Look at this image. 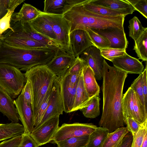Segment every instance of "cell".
Masks as SVG:
<instances>
[{
	"instance_id": "14",
	"label": "cell",
	"mask_w": 147,
	"mask_h": 147,
	"mask_svg": "<svg viewBox=\"0 0 147 147\" xmlns=\"http://www.w3.org/2000/svg\"><path fill=\"white\" fill-rule=\"evenodd\" d=\"M80 56L93 71L96 80H101L104 58L101 55L99 49L95 46H91Z\"/></svg>"
},
{
	"instance_id": "6",
	"label": "cell",
	"mask_w": 147,
	"mask_h": 147,
	"mask_svg": "<svg viewBox=\"0 0 147 147\" xmlns=\"http://www.w3.org/2000/svg\"><path fill=\"white\" fill-rule=\"evenodd\" d=\"M44 13L52 26L56 42L60 48L72 54L70 40L71 27L70 22L62 15Z\"/></svg>"
},
{
	"instance_id": "24",
	"label": "cell",
	"mask_w": 147,
	"mask_h": 147,
	"mask_svg": "<svg viewBox=\"0 0 147 147\" xmlns=\"http://www.w3.org/2000/svg\"><path fill=\"white\" fill-rule=\"evenodd\" d=\"M24 131L23 125L18 123H0V141L21 135Z\"/></svg>"
},
{
	"instance_id": "16",
	"label": "cell",
	"mask_w": 147,
	"mask_h": 147,
	"mask_svg": "<svg viewBox=\"0 0 147 147\" xmlns=\"http://www.w3.org/2000/svg\"><path fill=\"white\" fill-rule=\"evenodd\" d=\"M111 62L114 66L127 74H140L144 68L143 65L138 59L130 56L126 52Z\"/></svg>"
},
{
	"instance_id": "33",
	"label": "cell",
	"mask_w": 147,
	"mask_h": 147,
	"mask_svg": "<svg viewBox=\"0 0 147 147\" xmlns=\"http://www.w3.org/2000/svg\"><path fill=\"white\" fill-rule=\"evenodd\" d=\"M89 135L69 138L57 142V147H86Z\"/></svg>"
},
{
	"instance_id": "9",
	"label": "cell",
	"mask_w": 147,
	"mask_h": 147,
	"mask_svg": "<svg viewBox=\"0 0 147 147\" xmlns=\"http://www.w3.org/2000/svg\"><path fill=\"white\" fill-rule=\"evenodd\" d=\"M63 111L60 78L57 76L53 85L51 99L47 109L39 124L33 129H36L51 118L63 114Z\"/></svg>"
},
{
	"instance_id": "38",
	"label": "cell",
	"mask_w": 147,
	"mask_h": 147,
	"mask_svg": "<svg viewBox=\"0 0 147 147\" xmlns=\"http://www.w3.org/2000/svg\"><path fill=\"white\" fill-rule=\"evenodd\" d=\"M100 54L105 59L111 61L114 59L123 56L126 50L112 48H106L100 49Z\"/></svg>"
},
{
	"instance_id": "49",
	"label": "cell",
	"mask_w": 147,
	"mask_h": 147,
	"mask_svg": "<svg viewBox=\"0 0 147 147\" xmlns=\"http://www.w3.org/2000/svg\"><path fill=\"white\" fill-rule=\"evenodd\" d=\"M142 73V85L145 106L147 108V65L146 62V67Z\"/></svg>"
},
{
	"instance_id": "22",
	"label": "cell",
	"mask_w": 147,
	"mask_h": 147,
	"mask_svg": "<svg viewBox=\"0 0 147 147\" xmlns=\"http://www.w3.org/2000/svg\"><path fill=\"white\" fill-rule=\"evenodd\" d=\"M89 2L124 12L128 15L132 14L136 11L127 0H89Z\"/></svg>"
},
{
	"instance_id": "11",
	"label": "cell",
	"mask_w": 147,
	"mask_h": 147,
	"mask_svg": "<svg viewBox=\"0 0 147 147\" xmlns=\"http://www.w3.org/2000/svg\"><path fill=\"white\" fill-rule=\"evenodd\" d=\"M76 58L71 54L58 49L46 65L57 77L61 78L65 76Z\"/></svg>"
},
{
	"instance_id": "29",
	"label": "cell",
	"mask_w": 147,
	"mask_h": 147,
	"mask_svg": "<svg viewBox=\"0 0 147 147\" xmlns=\"http://www.w3.org/2000/svg\"><path fill=\"white\" fill-rule=\"evenodd\" d=\"M135 92L130 87L123 95L122 106L124 119L129 117L133 119V107Z\"/></svg>"
},
{
	"instance_id": "25",
	"label": "cell",
	"mask_w": 147,
	"mask_h": 147,
	"mask_svg": "<svg viewBox=\"0 0 147 147\" xmlns=\"http://www.w3.org/2000/svg\"><path fill=\"white\" fill-rule=\"evenodd\" d=\"M90 99L85 88L82 74L76 88L74 102L72 112L80 110L87 105Z\"/></svg>"
},
{
	"instance_id": "8",
	"label": "cell",
	"mask_w": 147,
	"mask_h": 147,
	"mask_svg": "<svg viewBox=\"0 0 147 147\" xmlns=\"http://www.w3.org/2000/svg\"><path fill=\"white\" fill-rule=\"evenodd\" d=\"M97 127L92 123H63L59 127L52 138L51 141L57 144L69 138L90 135Z\"/></svg>"
},
{
	"instance_id": "20",
	"label": "cell",
	"mask_w": 147,
	"mask_h": 147,
	"mask_svg": "<svg viewBox=\"0 0 147 147\" xmlns=\"http://www.w3.org/2000/svg\"><path fill=\"white\" fill-rule=\"evenodd\" d=\"M82 76L84 87L89 97L91 99L96 96H99L100 88L93 71L89 65H86L83 67Z\"/></svg>"
},
{
	"instance_id": "17",
	"label": "cell",
	"mask_w": 147,
	"mask_h": 147,
	"mask_svg": "<svg viewBox=\"0 0 147 147\" xmlns=\"http://www.w3.org/2000/svg\"><path fill=\"white\" fill-rule=\"evenodd\" d=\"M77 86H73L71 84L68 74H66L64 77L60 78L61 90L63 110V111L66 113L72 112Z\"/></svg>"
},
{
	"instance_id": "42",
	"label": "cell",
	"mask_w": 147,
	"mask_h": 147,
	"mask_svg": "<svg viewBox=\"0 0 147 147\" xmlns=\"http://www.w3.org/2000/svg\"><path fill=\"white\" fill-rule=\"evenodd\" d=\"M134 7L147 19V0H127Z\"/></svg>"
},
{
	"instance_id": "23",
	"label": "cell",
	"mask_w": 147,
	"mask_h": 147,
	"mask_svg": "<svg viewBox=\"0 0 147 147\" xmlns=\"http://www.w3.org/2000/svg\"><path fill=\"white\" fill-rule=\"evenodd\" d=\"M1 39L8 45L24 48L38 49L49 48L44 44L26 38L7 36L2 37Z\"/></svg>"
},
{
	"instance_id": "26",
	"label": "cell",
	"mask_w": 147,
	"mask_h": 147,
	"mask_svg": "<svg viewBox=\"0 0 147 147\" xmlns=\"http://www.w3.org/2000/svg\"><path fill=\"white\" fill-rule=\"evenodd\" d=\"M89 0H83L82 3L84 7L86 10L98 14L107 16L115 17L126 16L127 13L114 10L104 6L96 5L89 2Z\"/></svg>"
},
{
	"instance_id": "41",
	"label": "cell",
	"mask_w": 147,
	"mask_h": 147,
	"mask_svg": "<svg viewBox=\"0 0 147 147\" xmlns=\"http://www.w3.org/2000/svg\"><path fill=\"white\" fill-rule=\"evenodd\" d=\"M86 65L87 64L84 60L80 56L77 57L66 74L80 73L82 71L83 67Z\"/></svg>"
},
{
	"instance_id": "34",
	"label": "cell",
	"mask_w": 147,
	"mask_h": 147,
	"mask_svg": "<svg viewBox=\"0 0 147 147\" xmlns=\"http://www.w3.org/2000/svg\"><path fill=\"white\" fill-rule=\"evenodd\" d=\"M129 36L136 41L144 32L146 28L144 27L138 18L134 16L129 20Z\"/></svg>"
},
{
	"instance_id": "54",
	"label": "cell",
	"mask_w": 147,
	"mask_h": 147,
	"mask_svg": "<svg viewBox=\"0 0 147 147\" xmlns=\"http://www.w3.org/2000/svg\"></svg>"
},
{
	"instance_id": "4",
	"label": "cell",
	"mask_w": 147,
	"mask_h": 147,
	"mask_svg": "<svg viewBox=\"0 0 147 147\" xmlns=\"http://www.w3.org/2000/svg\"><path fill=\"white\" fill-rule=\"evenodd\" d=\"M24 74L30 82L32 94V105L34 119L44 99L52 87L57 76L46 66L38 65L26 71Z\"/></svg>"
},
{
	"instance_id": "39",
	"label": "cell",
	"mask_w": 147,
	"mask_h": 147,
	"mask_svg": "<svg viewBox=\"0 0 147 147\" xmlns=\"http://www.w3.org/2000/svg\"><path fill=\"white\" fill-rule=\"evenodd\" d=\"M52 88V87L47 94L34 119V127L36 126L39 124L47 109L51 99Z\"/></svg>"
},
{
	"instance_id": "12",
	"label": "cell",
	"mask_w": 147,
	"mask_h": 147,
	"mask_svg": "<svg viewBox=\"0 0 147 147\" xmlns=\"http://www.w3.org/2000/svg\"><path fill=\"white\" fill-rule=\"evenodd\" d=\"M13 101L19 119L21 121L24 128L23 134H30L34 126L31 106L26 103L21 94Z\"/></svg>"
},
{
	"instance_id": "28",
	"label": "cell",
	"mask_w": 147,
	"mask_h": 147,
	"mask_svg": "<svg viewBox=\"0 0 147 147\" xmlns=\"http://www.w3.org/2000/svg\"><path fill=\"white\" fill-rule=\"evenodd\" d=\"M109 133L107 129L100 127H97L89 135L86 147H102Z\"/></svg>"
},
{
	"instance_id": "36",
	"label": "cell",
	"mask_w": 147,
	"mask_h": 147,
	"mask_svg": "<svg viewBox=\"0 0 147 147\" xmlns=\"http://www.w3.org/2000/svg\"><path fill=\"white\" fill-rule=\"evenodd\" d=\"M86 30L94 46L99 49L110 47L111 43L107 39L94 31L90 28H87Z\"/></svg>"
},
{
	"instance_id": "43",
	"label": "cell",
	"mask_w": 147,
	"mask_h": 147,
	"mask_svg": "<svg viewBox=\"0 0 147 147\" xmlns=\"http://www.w3.org/2000/svg\"><path fill=\"white\" fill-rule=\"evenodd\" d=\"M13 13L10 11L0 20V39L2 38L3 34L9 29H11V20Z\"/></svg>"
},
{
	"instance_id": "10",
	"label": "cell",
	"mask_w": 147,
	"mask_h": 147,
	"mask_svg": "<svg viewBox=\"0 0 147 147\" xmlns=\"http://www.w3.org/2000/svg\"><path fill=\"white\" fill-rule=\"evenodd\" d=\"M59 116L47 120L36 129L30 135L39 146L48 143L59 127Z\"/></svg>"
},
{
	"instance_id": "5",
	"label": "cell",
	"mask_w": 147,
	"mask_h": 147,
	"mask_svg": "<svg viewBox=\"0 0 147 147\" xmlns=\"http://www.w3.org/2000/svg\"><path fill=\"white\" fill-rule=\"evenodd\" d=\"M24 74L9 65L0 63V88L13 98L20 94L26 82Z\"/></svg>"
},
{
	"instance_id": "45",
	"label": "cell",
	"mask_w": 147,
	"mask_h": 147,
	"mask_svg": "<svg viewBox=\"0 0 147 147\" xmlns=\"http://www.w3.org/2000/svg\"><path fill=\"white\" fill-rule=\"evenodd\" d=\"M26 80L20 94L23 96L26 103L32 107V90L29 82Z\"/></svg>"
},
{
	"instance_id": "37",
	"label": "cell",
	"mask_w": 147,
	"mask_h": 147,
	"mask_svg": "<svg viewBox=\"0 0 147 147\" xmlns=\"http://www.w3.org/2000/svg\"><path fill=\"white\" fill-rule=\"evenodd\" d=\"M133 119L140 124L147 119V111L139 102L135 93L134 96Z\"/></svg>"
},
{
	"instance_id": "1",
	"label": "cell",
	"mask_w": 147,
	"mask_h": 147,
	"mask_svg": "<svg viewBox=\"0 0 147 147\" xmlns=\"http://www.w3.org/2000/svg\"><path fill=\"white\" fill-rule=\"evenodd\" d=\"M127 74L110 66L104 59L102 71V111L98 125L107 129L109 133L124 126L123 92Z\"/></svg>"
},
{
	"instance_id": "27",
	"label": "cell",
	"mask_w": 147,
	"mask_h": 147,
	"mask_svg": "<svg viewBox=\"0 0 147 147\" xmlns=\"http://www.w3.org/2000/svg\"><path fill=\"white\" fill-rule=\"evenodd\" d=\"M128 131L127 127H123L111 133H109L102 147H118Z\"/></svg>"
},
{
	"instance_id": "50",
	"label": "cell",
	"mask_w": 147,
	"mask_h": 147,
	"mask_svg": "<svg viewBox=\"0 0 147 147\" xmlns=\"http://www.w3.org/2000/svg\"><path fill=\"white\" fill-rule=\"evenodd\" d=\"M133 139L132 133L128 131L124 137L122 141L118 147H131Z\"/></svg>"
},
{
	"instance_id": "51",
	"label": "cell",
	"mask_w": 147,
	"mask_h": 147,
	"mask_svg": "<svg viewBox=\"0 0 147 147\" xmlns=\"http://www.w3.org/2000/svg\"><path fill=\"white\" fill-rule=\"evenodd\" d=\"M82 74V71L79 73L68 74L70 82L72 85L75 86L78 85Z\"/></svg>"
},
{
	"instance_id": "31",
	"label": "cell",
	"mask_w": 147,
	"mask_h": 147,
	"mask_svg": "<svg viewBox=\"0 0 147 147\" xmlns=\"http://www.w3.org/2000/svg\"><path fill=\"white\" fill-rule=\"evenodd\" d=\"M133 49L135 50L139 59L147 62V28L139 38L135 41Z\"/></svg>"
},
{
	"instance_id": "2",
	"label": "cell",
	"mask_w": 147,
	"mask_h": 147,
	"mask_svg": "<svg viewBox=\"0 0 147 147\" xmlns=\"http://www.w3.org/2000/svg\"><path fill=\"white\" fill-rule=\"evenodd\" d=\"M67 1L62 15L70 23V32L76 29L86 30L87 28L102 29L115 27L124 30L126 16L112 17L98 14L85 9L82 3L83 0Z\"/></svg>"
},
{
	"instance_id": "7",
	"label": "cell",
	"mask_w": 147,
	"mask_h": 147,
	"mask_svg": "<svg viewBox=\"0 0 147 147\" xmlns=\"http://www.w3.org/2000/svg\"><path fill=\"white\" fill-rule=\"evenodd\" d=\"M11 27V29L5 32L2 35L3 37L12 36L28 38L44 44L50 48L63 51L56 42L35 31L28 22L18 21L13 23Z\"/></svg>"
},
{
	"instance_id": "18",
	"label": "cell",
	"mask_w": 147,
	"mask_h": 147,
	"mask_svg": "<svg viewBox=\"0 0 147 147\" xmlns=\"http://www.w3.org/2000/svg\"><path fill=\"white\" fill-rule=\"evenodd\" d=\"M0 112L12 122L18 123L19 116L13 100L5 91L0 88Z\"/></svg>"
},
{
	"instance_id": "21",
	"label": "cell",
	"mask_w": 147,
	"mask_h": 147,
	"mask_svg": "<svg viewBox=\"0 0 147 147\" xmlns=\"http://www.w3.org/2000/svg\"><path fill=\"white\" fill-rule=\"evenodd\" d=\"M41 11L30 4L24 3L19 12L12 15L11 21H12L13 23L18 21L29 22L38 17Z\"/></svg>"
},
{
	"instance_id": "46",
	"label": "cell",
	"mask_w": 147,
	"mask_h": 147,
	"mask_svg": "<svg viewBox=\"0 0 147 147\" xmlns=\"http://www.w3.org/2000/svg\"><path fill=\"white\" fill-rule=\"evenodd\" d=\"M22 136L21 140L18 147H38L30 134H23Z\"/></svg>"
},
{
	"instance_id": "40",
	"label": "cell",
	"mask_w": 147,
	"mask_h": 147,
	"mask_svg": "<svg viewBox=\"0 0 147 147\" xmlns=\"http://www.w3.org/2000/svg\"><path fill=\"white\" fill-rule=\"evenodd\" d=\"M147 119L141 125L138 131L133 135L131 147H141L145 134L147 132Z\"/></svg>"
},
{
	"instance_id": "19",
	"label": "cell",
	"mask_w": 147,
	"mask_h": 147,
	"mask_svg": "<svg viewBox=\"0 0 147 147\" xmlns=\"http://www.w3.org/2000/svg\"><path fill=\"white\" fill-rule=\"evenodd\" d=\"M28 23L36 32L56 43L52 26L43 11L36 19Z\"/></svg>"
},
{
	"instance_id": "53",
	"label": "cell",
	"mask_w": 147,
	"mask_h": 147,
	"mask_svg": "<svg viewBox=\"0 0 147 147\" xmlns=\"http://www.w3.org/2000/svg\"></svg>"
},
{
	"instance_id": "30",
	"label": "cell",
	"mask_w": 147,
	"mask_h": 147,
	"mask_svg": "<svg viewBox=\"0 0 147 147\" xmlns=\"http://www.w3.org/2000/svg\"><path fill=\"white\" fill-rule=\"evenodd\" d=\"M44 3V13L62 15L67 1V0H45Z\"/></svg>"
},
{
	"instance_id": "32",
	"label": "cell",
	"mask_w": 147,
	"mask_h": 147,
	"mask_svg": "<svg viewBox=\"0 0 147 147\" xmlns=\"http://www.w3.org/2000/svg\"><path fill=\"white\" fill-rule=\"evenodd\" d=\"M99 96H96L91 98L87 105L81 110L86 117L94 118L100 114V101Z\"/></svg>"
},
{
	"instance_id": "35",
	"label": "cell",
	"mask_w": 147,
	"mask_h": 147,
	"mask_svg": "<svg viewBox=\"0 0 147 147\" xmlns=\"http://www.w3.org/2000/svg\"><path fill=\"white\" fill-rule=\"evenodd\" d=\"M130 87L134 90L139 102L147 111V108L145 105L144 95L142 72L139 74L138 76L133 81Z\"/></svg>"
},
{
	"instance_id": "15",
	"label": "cell",
	"mask_w": 147,
	"mask_h": 147,
	"mask_svg": "<svg viewBox=\"0 0 147 147\" xmlns=\"http://www.w3.org/2000/svg\"><path fill=\"white\" fill-rule=\"evenodd\" d=\"M70 40L72 55L76 57L90 46H94L86 30L76 29L72 31L70 34Z\"/></svg>"
},
{
	"instance_id": "48",
	"label": "cell",
	"mask_w": 147,
	"mask_h": 147,
	"mask_svg": "<svg viewBox=\"0 0 147 147\" xmlns=\"http://www.w3.org/2000/svg\"><path fill=\"white\" fill-rule=\"evenodd\" d=\"M22 135L4 141L0 143V147H18L21 140Z\"/></svg>"
},
{
	"instance_id": "13",
	"label": "cell",
	"mask_w": 147,
	"mask_h": 147,
	"mask_svg": "<svg viewBox=\"0 0 147 147\" xmlns=\"http://www.w3.org/2000/svg\"><path fill=\"white\" fill-rule=\"evenodd\" d=\"M91 29L108 40L111 43L110 48L125 50L127 48L128 42L124 30L115 27Z\"/></svg>"
},
{
	"instance_id": "52",
	"label": "cell",
	"mask_w": 147,
	"mask_h": 147,
	"mask_svg": "<svg viewBox=\"0 0 147 147\" xmlns=\"http://www.w3.org/2000/svg\"><path fill=\"white\" fill-rule=\"evenodd\" d=\"M141 147H147V132L145 134Z\"/></svg>"
},
{
	"instance_id": "44",
	"label": "cell",
	"mask_w": 147,
	"mask_h": 147,
	"mask_svg": "<svg viewBox=\"0 0 147 147\" xmlns=\"http://www.w3.org/2000/svg\"><path fill=\"white\" fill-rule=\"evenodd\" d=\"M15 9L11 0H0V19L5 16L8 11Z\"/></svg>"
},
{
	"instance_id": "47",
	"label": "cell",
	"mask_w": 147,
	"mask_h": 147,
	"mask_svg": "<svg viewBox=\"0 0 147 147\" xmlns=\"http://www.w3.org/2000/svg\"><path fill=\"white\" fill-rule=\"evenodd\" d=\"M124 123L127 125L128 131L131 132L133 135L138 131L141 125L134 119L129 117L124 119Z\"/></svg>"
},
{
	"instance_id": "3",
	"label": "cell",
	"mask_w": 147,
	"mask_h": 147,
	"mask_svg": "<svg viewBox=\"0 0 147 147\" xmlns=\"http://www.w3.org/2000/svg\"><path fill=\"white\" fill-rule=\"evenodd\" d=\"M57 51L49 48L29 49L12 46L0 39V63L8 64L26 71L34 67L46 65Z\"/></svg>"
}]
</instances>
